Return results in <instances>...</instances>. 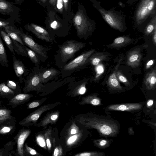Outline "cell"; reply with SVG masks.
<instances>
[{"label":"cell","instance_id":"32","mask_svg":"<svg viewBox=\"0 0 156 156\" xmlns=\"http://www.w3.org/2000/svg\"><path fill=\"white\" fill-rule=\"evenodd\" d=\"M86 82H83L77 86L72 91V96L75 97L85 94L86 91Z\"/></svg>","mask_w":156,"mask_h":156},{"label":"cell","instance_id":"10","mask_svg":"<svg viewBox=\"0 0 156 156\" xmlns=\"http://www.w3.org/2000/svg\"><path fill=\"white\" fill-rule=\"evenodd\" d=\"M21 31V37L25 45L30 48L37 54L44 57H46V52L44 47L36 43L29 36Z\"/></svg>","mask_w":156,"mask_h":156},{"label":"cell","instance_id":"26","mask_svg":"<svg viewBox=\"0 0 156 156\" xmlns=\"http://www.w3.org/2000/svg\"><path fill=\"white\" fill-rule=\"evenodd\" d=\"M150 19L144 30V34L147 36L152 34L156 29V13L152 15Z\"/></svg>","mask_w":156,"mask_h":156},{"label":"cell","instance_id":"55","mask_svg":"<svg viewBox=\"0 0 156 156\" xmlns=\"http://www.w3.org/2000/svg\"><path fill=\"white\" fill-rule=\"evenodd\" d=\"M138 0H127V2L129 4H132L136 2Z\"/></svg>","mask_w":156,"mask_h":156},{"label":"cell","instance_id":"14","mask_svg":"<svg viewBox=\"0 0 156 156\" xmlns=\"http://www.w3.org/2000/svg\"><path fill=\"white\" fill-rule=\"evenodd\" d=\"M142 105L138 103L114 104L108 107L110 110L131 111L140 109Z\"/></svg>","mask_w":156,"mask_h":156},{"label":"cell","instance_id":"48","mask_svg":"<svg viewBox=\"0 0 156 156\" xmlns=\"http://www.w3.org/2000/svg\"><path fill=\"white\" fill-rule=\"evenodd\" d=\"M59 26V25L57 21L55 20L52 22L50 24V27L53 29H57Z\"/></svg>","mask_w":156,"mask_h":156},{"label":"cell","instance_id":"36","mask_svg":"<svg viewBox=\"0 0 156 156\" xmlns=\"http://www.w3.org/2000/svg\"><path fill=\"white\" fill-rule=\"evenodd\" d=\"M47 99V98H44L41 99L34 100L27 105V108L32 109L38 107L42 105Z\"/></svg>","mask_w":156,"mask_h":156},{"label":"cell","instance_id":"30","mask_svg":"<svg viewBox=\"0 0 156 156\" xmlns=\"http://www.w3.org/2000/svg\"><path fill=\"white\" fill-rule=\"evenodd\" d=\"M12 39V38H11ZM13 49L19 55L27 57L28 55L27 51L24 47L17 41L12 39Z\"/></svg>","mask_w":156,"mask_h":156},{"label":"cell","instance_id":"35","mask_svg":"<svg viewBox=\"0 0 156 156\" xmlns=\"http://www.w3.org/2000/svg\"><path fill=\"white\" fill-rule=\"evenodd\" d=\"M27 51L28 55L30 60L34 63L36 64L38 62V59L37 54L34 51L24 46Z\"/></svg>","mask_w":156,"mask_h":156},{"label":"cell","instance_id":"46","mask_svg":"<svg viewBox=\"0 0 156 156\" xmlns=\"http://www.w3.org/2000/svg\"><path fill=\"white\" fill-rule=\"evenodd\" d=\"M97 67L96 77H98L103 72L104 70L103 67L99 65Z\"/></svg>","mask_w":156,"mask_h":156},{"label":"cell","instance_id":"45","mask_svg":"<svg viewBox=\"0 0 156 156\" xmlns=\"http://www.w3.org/2000/svg\"><path fill=\"white\" fill-rule=\"evenodd\" d=\"M5 84L8 87L13 90H16L17 88L16 84L13 81L10 80H8L7 81Z\"/></svg>","mask_w":156,"mask_h":156},{"label":"cell","instance_id":"27","mask_svg":"<svg viewBox=\"0 0 156 156\" xmlns=\"http://www.w3.org/2000/svg\"><path fill=\"white\" fill-rule=\"evenodd\" d=\"M11 111L6 108L0 109V125L14 119L11 115Z\"/></svg>","mask_w":156,"mask_h":156},{"label":"cell","instance_id":"40","mask_svg":"<svg viewBox=\"0 0 156 156\" xmlns=\"http://www.w3.org/2000/svg\"><path fill=\"white\" fill-rule=\"evenodd\" d=\"M80 131L79 127L75 123L73 122L68 130L67 134L68 136H69L76 134Z\"/></svg>","mask_w":156,"mask_h":156},{"label":"cell","instance_id":"43","mask_svg":"<svg viewBox=\"0 0 156 156\" xmlns=\"http://www.w3.org/2000/svg\"><path fill=\"white\" fill-rule=\"evenodd\" d=\"M63 154L62 148L61 145H59L55 147L52 155L53 156H62L63 155Z\"/></svg>","mask_w":156,"mask_h":156},{"label":"cell","instance_id":"57","mask_svg":"<svg viewBox=\"0 0 156 156\" xmlns=\"http://www.w3.org/2000/svg\"><path fill=\"white\" fill-rule=\"evenodd\" d=\"M16 1H22V0H15Z\"/></svg>","mask_w":156,"mask_h":156},{"label":"cell","instance_id":"37","mask_svg":"<svg viewBox=\"0 0 156 156\" xmlns=\"http://www.w3.org/2000/svg\"><path fill=\"white\" fill-rule=\"evenodd\" d=\"M36 140L37 144L41 147L46 149L47 145L44 135L40 134L36 137Z\"/></svg>","mask_w":156,"mask_h":156},{"label":"cell","instance_id":"1","mask_svg":"<svg viewBox=\"0 0 156 156\" xmlns=\"http://www.w3.org/2000/svg\"><path fill=\"white\" fill-rule=\"evenodd\" d=\"M79 122L87 128L96 129L100 134L104 136H114L118 132V127L116 124L110 120L97 117H80Z\"/></svg>","mask_w":156,"mask_h":156},{"label":"cell","instance_id":"24","mask_svg":"<svg viewBox=\"0 0 156 156\" xmlns=\"http://www.w3.org/2000/svg\"><path fill=\"white\" fill-rule=\"evenodd\" d=\"M15 119L0 125V134L5 135L10 133L15 129Z\"/></svg>","mask_w":156,"mask_h":156},{"label":"cell","instance_id":"17","mask_svg":"<svg viewBox=\"0 0 156 156\" xmlns=\"http://www.w3.org/2000/svg\"><path fill=\"white\" fill-rule=\"evenodd\" d=\"M144 83L148 90L154 89L156 86V70L154 68L148 73L144 79Z\"/></svg>","mask_w":156,"mask_h":156},{"label":"cell","instance_id":"53","mask_svg":"<svg viewBox=\"0 0 156 156\" xmlns=\"http://www.w3.org/2000/svg\"><path fill=\"white\" fill-rule=\"evenodd\" d=\"M49 3L53 6L56 5V0H49Z\"/></svg>","mask_w":156,"mask_h":156},{"label":"cell","instance_id":"34","mask_svg":"<svg viewBox=\"0 0 156 156\" xmlns=\"http://www.w3.org/2000/svg\"><path fill=\"white\" fill-rule=\"evenodd\" d=\"M81 136L82 133L80 131L76 134L69 136L66 141L67 145L70 146L75 144L79 140Z\"/></svg>","mask_w":156,"mask_h":156},{"label":"cell","instance_id":"19","mask_svg":"<svg viewBox=\"0 0 156 156\" xmlns=\"http://www.w3.org/2000/svg\"><path fill=\"white\" fill-rule=\"evenodd\" d=\"M132 41V39L129 36H120L115 39L108 46L112 48H119L129 44Z\"/></svg>","mask_w":156,"mask_h":156},{"label":"cell","instance_id":"44","mask_svg":"<svg viewBox=\"0 0 156 156\" xmlns=\"http://www.w3.org/2000/svg\"><path fill=\"white\" fill-rule=\"evenodd\" d=\"M56 5L58 10L59 12H62L64 7L63 0H56Z\"/></svg>","mask_w":156,"mask_h":156},{"label":"cell","instance_id":"52","mask_svg":"<svg viewBox=\"0 0 156 156\" xmlns=\"http://www.w3.org/2000/svg\"><path fill=\"white\" fill-rule=\"evenodd\" d=\"M153 104V101L152 99L149 100L147 102V106L148 107L152 106Z\"/></svg>","mask_w":156,"mask_h":156},{"label":"cell","instance_id":"56","mask_svg":"<svg viewBox=\"0 0 156 156\" xmlns=\"http://www.w3.org/2000/svg\"><path fill=\"white\" fill-rule=\"evenodd\" d=\"M47 0H41V1L43 2H46V1Z\"/></svg>","mask_w":156,"mask_h":156},{"label":"cell","instance_id":"16","mask_svg":"<svg viewBox=\"0 0 156 156\" xmlns=\"http://www.w3.org/2000/svg\"><path fill=\"white\" fill-rule=\"evenodd\" d=\"M33 96L32 94H19L15 95L10 99L9 104L13 107L24 104L28 101Z\"/></svg>","mask_w":156,"mask_h":156},{"label":"cell","instance_id":"23","mask_svg":"<svg viewBox=\"0 0 156 156\" xmlns=\"http://www.w3.org/2000/svg\"><path fill=\"white\" fill-rule=\"evenodd\" d=\"M59 71L53 68H51L40 73L41 80L42 83H45L56 76Z\"/></svg>","mask_w":156,"mask_h":156},{"label":"cell","instance_id":"41","mask_svg":"<svg viewBox=\"0 0 156 156\" xmlns=\"http://www.w3.org/2000/svg\"><path fill=\"white\" fill-rule=\"evenodd\" d=\"M104 153L101 152H83L77 153L74 156H102Z\"/></svg>","mask_w":156,"mask_h":156},{"label":"cell","instance_id":"18","mask_svg":"<svg viewBox=\"0 0 156 156\" xmlns=\"http://www.w3.org/2000/svg\"><path fill=\"white\" fill-rule=\"evenodd\" d=\"M5 32L12 39L17 41L23 46H25L21 37L20 30L15 28L12 26L8 25L4 28Z\"/></svg>","mask_w":156,"mask_h":156},{"label":"cell","instance_id":"2","mask_svg":"<svg viewBox=\"0 0 156 156\" xmlns=\"http://www.w3.org/2000/svg\"><path fill=\"white\" fill-rule=\"evenodd\" d=\"M93 5L101 14L104 20L112 28L122 32L126 27L125 18L120 12L113 8L107 10L104 9L101 5V2L96 0H93Z\"/></svg>","mask_w":156,"mask_h":156},{"label":"cell","instance_id":"29","mask_svg":"<svg viewBox=\"0 0 156 156\" xmlns=\"http://www.w3.org/2000/svg\"><path fill=\"white\" fill-rule=\"evenodd\" d=\"M7 54L3 42L0 36V64L4 67H8Z\"/></svg>","mask_w":156,"mask_h":156},{"label":"cell","instance_id":"11","mask_svg":"<svg viewBox=\"0 0 156 156\" xmlns=\"http://www.w3.org/2000/svg\"><path fill=\"white\" fill-rule=\"evenodd\" d=\"M27 30L32 32L38 38L47 42H51V39L48 32L43 27L31 23L26 26Z\"/></svg>","mask_w":156,"mask_h":156},{"label":"cell","instance_id":"58","mask_svg":"<svg viewBox=\"0 0 156 156\" xmlns=\"http://www.w3.org/2000/svg\"><path fill=\"white\" fill-rule=\"evenodd\" d=\"M1 102L0 101V105H1Z\"/></svg>","mask_w":156,"mask_h":156},{"label":"cell","instance_id":"25","mask_svg":"<svg viewBox=\"0 0 156 156\" xmlns=\"http://www.w3.org/2000/svg\"><path fill=\"white\" fill-rule=\"evenodd\" d=\"M15 94V92L8 87L5 83L0 84V96L3 98H10L13 97Z\"/></svg>","mask_w":156,"mask_h":156},{"label":"cell","instance_id":"5","mask_svg":"<svg viewBox=\"0 0 156 156\" xmlns=\"http://www.w3.org/2000/svg\"><path fill=\"white\" fill-rule=\"evenodd\" d=\"M86 45L85 43L73 40L66 41L59 47L62 61L65 62L71 59L76 52Z\"/></svg>","mask_w":156,"mask_h":156},{"label":"cell","instance_id":"4","mask_svg":"<svg viewBox=\"0 0 156 156\" xmlns=\"http://www.w3.org/2000/svg\"><path fill=\"white\" fill-rule=\"evenodd\" d=\"M73 23L78 36L82 37L95 29V21L89 18L82 10L77 12L73 19Z\"/></svg>","mask_w":156,"mask_h":156},{"label":"cell","instance_id":"13","mask_svg":"<svg viewBox=\"0 0 156 156\" xmlns=\"http://www.w3.org/2000/svg\"><path fill=\"white\" fill-rule=\"evenodd\" d=\"M59 115V112L58 111L48 113L36 126L38 127H42L45 128L49 124H55L57 122Z\"/></svg>","mask_w":156,"mask_h":156},{"label":"cell","instance_id":"54","mask_svg":"<svg viewBox=\"0 0 156 156\" xmlns=\"http://www.w3.org/2000/svg\"><path fill=\"white\" fill-rule=\"evenodd\" d=\"M6 151H4V150L0 148V156L6 155L5 154L6 153Z\"/></svg>","mask_w":156,"mask_h":156},{"label":"cell","instance_id":"6","mask_svg":"<svg viewBox=\"0 0 156 156\" xmlns=\"http://www.w3.org/2000/svg\"><path fill=\"white\" fill-rule=\"evenodd\" d=\"M59 101L44 105L30 113L19 122L22 126H36L37 120L43 113L60 105Z\"/></svg>","mask_w":156,"mask_h":156},{"label":"cell","instance_id":"9","mask_svg":"<svg viewBox=\"0 0 156 156\" xmlns=\"http://www.w3.org/2000/svg\"><path fill=\"white\" fill-rule=\"evenodd\" d=\"M43 87L39 73L34 74L26 82L23 90L26 93L32 91H38L41 90Z\"/></svg>","mask_w":156,"mask_h":156},{"label":"cell","instance_id":"42","mask_svg":"<svg viewBox=\"0 0 156 156\" xmlns=\"http://www.w3.org/2000/svg\"><path fill=\"white\" fill-rule=\"evenodd\" d=\"M94 142L96 146L101 148H105L107 147L108 144V141L104 139L94 140Z\"/></svg>","mask_w":156,"mask_h":156},{"label":"cell","instance_id":"12","mask_svg":"<svg viewBox=\"0 0 156 156\" xmlns=\"http://www.w3.org/2000/svg\"><path fill=\"white\" fill-rule=\"evenodd\" d=\"M141 57L140 49L136 48L128 53L127 56L126 64L132 68L137 67L140 64Z\"/></svg>","mask_w":156,"mask_h":156},{"label":"cell","instance_id":"33","mask_svg":"<svg viewBox=\"0 0 156 156\" xmlns=\"http://www.w3.org/2000/svg\"><path fill=\"white\" fill-rule=\"evenodd\" d=\"M52 130L50 129H48L46 130L44 134V136L46 144L47 147L50 151L52 147V140L51 136Z\"/></svg>","mask_w":156,"mask_h":156},{"label":"cell","instance_id":"3","mask_svg":"<svg viewBox=\"0 0 156 156\" xmlns=\"http://www.w3.org/2000/svg\"><path fill=\"white\" fill-rule=\"evenodd\" d=\"M134 16L135 23L141 25L156 13V0H140Z\"/></svg>","mask_w":156,"mask_h":156},{"label":"cell","instance_id":"22","mask_svg":"<svg viewBox=\"0 0 156 156\" xmlns=\"http://www.w3.org/2000/svg\"><path fill=\"white\" fill-rule=\"evenodd\" d=\"M80 105L90 104L93 105H98L101 103L100 99L95 95H90L83 98L81 101L79 102Z\"/></svg>","mask_w":156,"mask_h":156},{"label":"cell","instance_id":"28","mask_svg":"<svg viewBox=\"0 0 156 156\" xmlns=\"http://www.w3.org/2000/svg\"><path fill=\"white\" fill-rule=\"evenodd\" d=\"M12 5L5 0H0V13L3 14H9L13 11Z\"/></svg>","mask_w":156,"mask_h":156},{"label":"cell","instance_id":"38","mask_svg":"<svg viewBox=\"0 0 156 156\" xmlns=\"http://www.w3.org/2000/svg\"><path fill=\"white\" fill-rule=\"evenodd\" d=\"M116 75L119 81L122 82L126 86L129 85L130 83L129 80L120 71L117 70Z\"/></svg>","mask_w":156,"mask_h":156},{"label":"cell","instance_id":"47","mask_svg":"<svg viewBox=\"0 0 156 156\" xmlns=\"http://www.w3.org/2000/svg\"><path fill=\"white\" fill-rule=\"evenodd\" d=\"M9 23L8 22L0 20V29L4 28L6 27L9 25Z\"/></svg>","mask_w":156,"mask_h":156},{"label":"cell","instance_id":"8","mask_svg":"<svg viewBox=\"0 0 156 156\" xmlns=\"http://www.w3.org/2000/svg\"><path fill=\"white\" fill-rule=\"evenodd\" d=\"M31 132L28 129H22L19 131L14 139L17 144L16 154L19 156H24L25 151L24 149L25 140Z\"/></svg>","mask_w":156,"mask_h":156},{"label":"cell","instance_id":"39","mask_svg":"<svg viewBox=\"0 0 156 156\" xmlns=\"http://www.w3.org/2000/svg\"><path fill=\"white\" fill-rule=\"evenodd\" d=\"M24 149L25 153H26L30 155L37 156L42 155L35 150L29 146L27 143L24 145Z\"/></svg>","mask_w":156,"mask_h":156},{"label":"cell","instance_id":"50","mask_svg":"<svg viewBox=\"0 0 156 156\" xmlns=\"http://www.w3.org/2000/svg\"><path fill=\"white\" fill-rule=\"evenodd\" d=\"M152 40L153 43L154 45L156 44V29H155L152 34Z\"/></svg>","mask_w":156,"mask_h":156},{"label":"cell","instance_id":"15","mask_svg":"<svg viewBox=\"0 0 156 156\" xmlns=\"http://www.w3.org/2000/svg\"><path fill=\"white\" fill-rule=\"evenodd\" d=\"M122 59L119 60L113 72L109 76L107 81L108 86L111 89L116 90H122V88L116 77V73Z\"/></svg>","mask_w":156,"mask_h":156},{"label":"cell","instance_id":"51","mask_svg":"<svg viewBox=\"0 0 156 156\" xmlns=\"http://www.w3.org/2000/svg\"><path fill=\"white\" fill-rule=\"evenodd\" d=\"M64 3V6L66 11L68 9L69 0H63Z\"/></svg>","mask_w":156,"mask_h":156},{"label":"cell","instance_id":"20","mask_svg":"<svg viewBox=\"0 0 156 156\" xmlns=\"http://www.w3.org/2000/svg\"><path fill=\"white\" fill-rule=\"evenodd\" d=\"M13 67L16 76L20 77L24 73L26 68L22 62L20 60L17 59L15 55H12Z\"/></svg>","mask_w":156,"mask_h":156},{"label":"cell","instance_id":"49","mask_svg":"<svg viewBox=\"0 0 156 156\" xmlns=\"http://www.w3.org/2000/svg\"><path fill=\"white\" fill-rule=\"evenodd\" d=\"M154 59H151L147 62L145 66V68L147 69L150 68L154 63Z\"/></svg>","mask_w":156,"mask_h":156},{"label":"cell","instance_id":"7","mask_svg":"<svg viewBox=\"0 0 156 156\" xmlns=\"http://www.w3.org/2000/svg\"><path fill=\"white\" fill-rule=\"evenodd\" d=\"M95 51V49H93L84 52L66 65L63 68V70H72L84 65L87 62L88 58Z\"/></svg>","mask_w":156,"mask_h":156},{"label":"cell","instance_id":"31","mask_svg":"<svg viewBox=\"0 0 156 156\" xmlns=\"http://www.w3.org/2000/svg\"><path fill=\"white\" fill-rule=\"evenodd\" d=\"M1 36L5 42V44L13 55H15V53L13 48L12 42L11 38L5 32L2 30L0 32Z\"/></svg>","mask_w":156,"mask_h":156},{"label":"cell","instance_id":"21","mask_svg":"<svg viewBox=\"0 0 156 156\" xmlns=\"http://www.w3.org/2000/svg\"><path fill=\"white\" fill-rule=\"evenodd\" d=\"M107 55L102 53H97L92 54L88 58L87 62H89L92 65L97 66L102 61L105 60Z\"/></svg>","mask_w":156,"mask_h":156}]
</instances>
